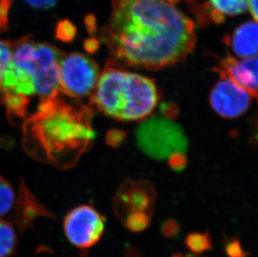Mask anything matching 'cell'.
I'll use <instances>...</instances> for the list:
<instances>
[{
	"instance_id": "12",
	"label": "cell",
	"mask_w": 258,
	"mask_h": 257,
	"mask_svg": "<svg viewBox=\"0 0 258 257\" xmlns=\"http://www.w3.org/2000/svg\"><path fill=\"white\" fill-rule=\"evenodd\" d=\"M257 30L256 22L249 21L240 25L225 42L237 57H254L257 55Z\"/></svg>"
},
{
	"instance_id": "4",
	"label": "cell",
	"mask_w": 258,
	"mask_h": 257,
	"mask_svg": "<svg viewBox=\"0 0 258 257\" xmlns=\"http://www.w3.org/2000/svg\"><path fill=\"white\" fill-rule=\"evenodd\" d=\"M137 145L146 155L165 160L176 153L185 154L188 141L182 128L166 117H151L136 131Z\"/></svg>"
},
{
	"instance_id": "16",
	"label": "cell",
	"mask_w": 258,
	"mask_h": 257,
	"mask_svg": "<svg viewBox=\"0 0 258 257\" xmlns=\"http://www.w3.org/2000/svg\"><path fill=\"white\" fill-rule=\"evenodd\" d=\"M15 191L10 182L0 176V216L7 214L15 204Z\"/></svg>"
},
{
	"instance_id": "28",
	"label": "cell",
	"mask_w": 258,
	"mask_h": 257,
	"mask_svg": "<svg viewBox=\"0 0 258 257\" xmlns=\"http://www.w3.org/2000/svg\"><path fill=\"white\" fill-rule=\"evenodd\" d=\"M86 25L89 33L90 34H95L96 32V25H95V17L93 15H89L86 18Z\"/></svg>"
},
{
	"instance_id": "22",
	"label": "cell",
	"mask_w": 258,
	"mask_h": 257,
	"mask_svg": "<svg viewBox=\"0 0 258 257\" xmlns=\"http://www.w3.org/2000/svg\"><path fill=\"white\" fill-rule=\"evenodd\" d=\"M12 0H0V32H5L8 29V15Z\"/></svg>"
},
{
	"instance_id": "20",
	"label": "cell",
	"mask_w": 258,
	"mask_h": 257,
	"mask_svg": "<svg viewBox=\"0 0 258 257\" xmlns=\"http://www.w3.org/2000/svg\"><path fill=\"white\" fill-rule=\"evenodd\" d=\"M225 252L228 257H246L248 253L241 246V242L236 237H231L225 243Z\"/></svg>"
},
{
	"instance_id": "14",
	"label": "cell",
	"mask_w": 258,
	"mask_h": 257,
	"mask_svg": "<svg viewBox=\"0 0 258 257\" xmlns=\"http://www.w3.org/2000/svg\"><path fill=\"white\" fill-rule=\"evenodd\" d=\"M17 242V235L12 224L0 219V257L14 255Z\"/></svg>"
},
{
	"instance_id": "25",
	"label": "cell",
	"mask_w": 258,
	"mask_h": 257,
	"mask_svg": "<svg viewBox=\"0 0 258 257\" xmlns=\"http://www.w3.org/2000/svg\"><path fill=\"white\" fill-rule=\"evenodd\" d=\"M58 0H26V2L34 9L48 10L49 8L54 7Z\"/></svg>"
},
{
	"instance_id": "29",
	"label": "cell",
	"mask_w": 258,
	"mask_h": 257,
	"mask_svg": "<svg viewBox=\"0 0 258 257\" xmlns=\"http://www.w3.org/2000/svg\"><path fill=\"white\" fill-rule=\"evenodd\" d=\"M248 10L254 18V21L257 22V0H249Z\"/></svg>"
},
{
	"instance_id": "7",
	"label": "cell",
	"mask_w": 258,
	"mask_h": 257,
	"mask_svg": "<svg viewBox=\"0 0 258 257\" xmlns=\"http://www.w3.org/2000/svg\"><path fill=\"white\" fill-rule=\"evenodd\" d=\"M63 231L72 245L79 249H89L102 237L105 218L92 206L82 205L67 214Z\"/></svg>"
},
{
	"instance_id": "17",
	"label": "cell",
	"mask_w": 258,
	"mask_h": 257,
	"mask_svg": "<svg viewBox=\"0 0 258 257\" xmlns=\"http://www.w3.org/2000/svg\"><path fill=\"white\" fill-rule=\"evenodd\" d=\"M151 216L144 212H133L122 221L128 230L133 232H141L148 227Z\"/></svg>"
},
{
	"instance_id": "5",
	"label": "cell",
	"mask_w": 258,
	"mask_h": 257,
	"mask_svg": "<svg viewBox=\"0 0 258 257\" xmlns=\"http://www.w3.org/2000/svg\"><path fill=\"white\" fill-rule=\"evenodd\" d=\"M158 101V90L153 80L127 71L117 119L136 121L145 119L153 111Z\"/></svg>"
},
{
	"instance_id": "15",
	"label": "cell",
	"mask_w": 258,
	"mask_h": 257,
	"mask_svg": "<svg viewBox=\"0 0 258 257\" xmlns=\"http://www.w3.org/2000/svg\"><path fill=\"white\" fill-rule=\"evenodd\" d=\"M212 235L207 231L190 233L185 240V246L195 254H202L210 250L212 247Z\"/></svg>"
},
{
	"instance_id": "19",
	"label": "cell",
	"mask_w": 258,
	"mask_h": 257,
	"mask_svg": "<svg viewBox=\"0 0 258 257\" xmlns=\"http://www.w3.org/2000/svg\"><path fill=\"white\" fill-rule=\"evenodd\" d=\"M12 57V43L0 40V81L9 68Z\"/></svg>"
},
{
	"instance_id": "18",
	"label": "cell",
	"mask_w": 258,
	"mask_h": 257,
	"mask_svg": "<svg viewBox=\"0 0 258 257\" xmlns=\"http://www.w3.org/2000/svg\"><path fill=\"white\" fill-rule=\"evenodd\" d=\"M76 33L77 29L73 23L68 20H61L57 24L55 38L60 41L69 43L73 41Z\"/></svg>"
},
{
	"instance_id": "9",
	"label": "cell",
	"mask_w": 258,
	"mask_h": 257,
	"mask_svg": "<svg viewBox=\"0 0 258 257\" xmlns=\"http://www.w3.org/2000/svg\"><path fill=\"white\" fill-rule=\"evenodd\" d=\"M252 96L229 79L221 77L210 95V104L218 115L225 119L241 116L249 109Z\"/></svg>"
},
{
	"instance_id": "3",
	"label": "cell",
	"mask_w": 258,
	"mask_h": 257,
	"mask_svg": "<svg viewBox=\"0 0 258 257\" xmlns=\"http://www.w3.org/2000/svg\"><path fill=\"white\" fill-rule=\"evenodd\" d=\"M12 61L0 81V99L16 97L30 102V97L39 96L41 102L60 90L62 52L30 36L12 43Z\"/></svg>"
},
{
	"instance_id": "6",
	"label": "cell",
	"mask_w": 258,
	"mask_h": 257,
	"mask_svg": "<svg viewBox=\"0 0 258 257\" xmlns=\"http://www.w3.org/2000/svg\"><path fill=\"white\" fill-rule=\"evenodd\" d=\"M100 77L99 66L82 53L63 55L60 63V90L73 99L86 97L95 90Z\"/></svg>"
},
{
	"instance_id": "31",
	"label": "cell",
	"mask_w": 258,
	"mask_h": 257,
	"mask_svg": "<svg viewBox=\"0 0 258 257\" xmlns=\"http://www.w3.org/2000/svg\"><path fill=\"white\" fill-rule=\"evenodd\" d=\"M171 257H204L199 255V254H181V253H176L171 255Z\"/></svg>"
},
{
	"instance_id": "1",
	"label": "cell",
	"mask_w": 258,
	"mask_h": 257,
	"mask_svg": "<svg viewBox=\"0 0 258 257\" xmlns=\"http://www.w3.org/2000/svg\"><path fill=\"white\" fill-rule=\"evenodd\" d=\"M100 37L115 59L149 71L185 60L197 41L191 20L168 0H113Z\"/></svg>"
},
{
	"instance_id": "30",
	"label": "cell",
	"mask_w": 258,
	"mask_h": 257,
	"mask_svg": "<svg viewBox=\"0 0 258 257\" xmlns=\"http://www.w3.org/2000/svg\"><path fill=\"white\" fill-rule=\"evenodd\" d=\"M124 256L125 257H142L139 254V251L136 248L130 247L126 248L124 250Z\"/></svg>"
},
{
	"instance_id": "11",
	"label": "cell",
	"mask_w": 258,
	"mask_h": 257,
	"mask_svg": "<svg viewBox=\"0 0 258 257\" xmlns=\"http://www.w3.org/2000/svg\"><path fill=\"white\" fill-rule=\"evenodd\" d=\"M39 217L55 218L29 191L25 184H21L13 221L19 231L24 233L34 227V221Z\"/></svg>"
},
{
	"instance_id": "8",
	"label": "cell",
	"mask_w": 258,
	"mask_h": 257,
	"mask_svg": "<svg viewBox=\"0 0 258 257\" xmlns=\"http://www.w3.org/2000/svg\"><path fill=\"white\" fill-rule=\"evenodd\" d=\"M156 199V190L150 182L127 180L117 190L113 208L121 221L133 212H144L152 216Z\"/></svg>"
},
{
	"instance_id": "23",
	"label": "cell",
	"mask_w": 258,
	"mask_h": 257,
	"mask_svg": "<svg viewBox=\"0 0 258 257\" xmlns=\"http://www.w3.org/2000/svg\"><path fill=\"white\" fill-rule=\"evenodd\" d=\"M168 160L169 165L171 166V169L176 170V171L184 170L187 164L186 157H185V154L183 153L174 154L168 158Z\"/></svg>"
},
{
	"instance_id": "10",
	"label": "cell",
	"mask_w": 258,
	"mask_h": 257,
	"mask_svg": "<svg viewBox=\"0 0 258 257\" xmlns=\"http://www.w3.org/2000/svg\"><path fill=\"white\" fill-rule=\"evenodd\" d=\"M221 77L227 78L246 90L252 98L257 95V57L237 59L228 56L215 69Z\"/></svg>"
},
{
	"instance_id": "13",
	"label": "cell",
	"mask_w": 258,
	"mask_h": 257,
	"mask_svg": "<svg viewBox=\"0 0 258 257\" xmlns=\"http://www.w3.org/2000/svg\"><path fill=\"white\" fill-rule=\"evenodd\" d=\"M249 0H210L212 8V19L215 22H222L224 15H234L243 14L248 10Z\"/></svg>"
},
{
	"instance_id": "24",
	"label": "cell",
	"mask_w": 258,
	"mask_h": 257,
	"mask_svg": "<svg viewBox=\"0 0 258 257\" xmlns=\"http://www.w3.org/2000/svg\"><path fill=\"white\" fill-rule=\"evenodd\" d=\"M161 231L166 237L174 238L179 234L180 226L177 221L174 220H168L164 222L161 226Z\"/></svg>"
},
{
	"instance_id": "21",
	"label": "cell",
	"mask_w": 258,
	"mask_h": 257,
	"mask_svg": "<svg viewBox=\"0 0 258 257\" xmlns=\"http://www.w3.org/2000/svg\"><path fill=\"white\" fill-rule=\"evenodd\" d=\"M126 136V133L124 131L117 130V128H113L108 131L105 136V142L109 146H113V147H117L120 146L124 138Z\"/></svg>"
},
{
	"instance_id": "26",
	"label": "cell",
	"mask_w": 258,
	"mask_h": 257,
	"mask_svg": "<svg viewBox=\"0 0 258 257\" xmlns=\"http://www.w3.org/2000/svg\"><path fill=\"white\" fill-rule=\"evenodd\" d=\"M161 109L164 117L167 119H173L178 114L177 108L172 104H163L161 105Z\"/></svg>"
},
{
	"instance_id": "27",
	"label": "cell",
	"mask_w": 258,
	"mask_h": 257,
	"mask_svg": "<svg viewBox=\"0 0 258 257\" xmlns=\"http://www.w3.org/2000/svg\"><path fill=\"white\" fill-rule=\"evenodd\" d=\"M100 46V42L98 39L95 38H90V39H86L84 43V47L85 49L89 53H94L97 51Z\"/></svg>"
},
{
	"instance_id": "2",
	"label": "cell",
	"mask_w": 258,
	"mask_h": 257,
	"mask_svg": "<svg viewBox=\"0 0 258 257\" xmlns=\"http://www.w3.org/2000/svg\"><path fill=\"white\" fill-rule=\"evenodd\" d=\"M92 116L90 108L58 90L41 101L25 122V151L35 160L55 167H72L95 140Z\"/></svg>"
}]
</instances>
